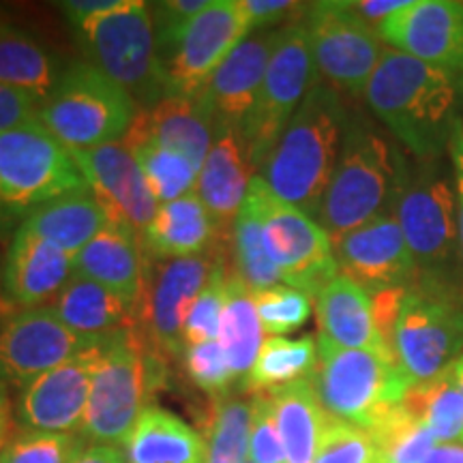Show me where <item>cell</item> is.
Masks as SVG:
<instances>
[{
    "label": "cell",
    "mask_w": 463,
    "mask_h": 463,
    "mask_svg": "<svg viewBox=\"0 0 463 463\" xmlns=\"http://www.w3.org/2000/svg\"><path fill=\"white\" fill-rule=\"evenodd\" d=\"M459 78L386 48L363 97L414 159H439L461 118Z\"/></svg>",
    "instance_id": "cell-1"
},
{
    "label": "cell",
    "mask_w": 463,
    "mask_h": 463,
    "mask_svg": "<svg viewBox=\"0 0 463 463\" xmlns=\"http://www.w3.org/2000/svg\"><path fill=\"white\" fill-rule=\"evenodd\" d=\"M347 120L337 89L316 80L262 167L269 187L314 219L337 167Z\"/></svg>",
    "instance_id": "cell-2"
},
{
    "label": "cell",
    "mask_w": 463,
    "mask_h": 463,
    "mask_svg": "<svg viewBox=\"0 0 463 463\" xmlns=\"http://www.w3.org/2000/svg\"><path fill=\"white\" fill-rule=\"evenodd\" d=\"M410 161L364 116L347 120L344 146L316 222L337 241L373 219L395 215Z\"/></svg>",
    "instance_id": "cell-3"
},
{
    "label": "cell",
    "mask_w": 463,
    "mask_h": 463,
    "mask_svg": "<svg viewBox=\"0 0 463 463\" xmlns=\"http://www.w3.org/2000/svg\"><path fill=\"white\" fill-rule=\"evenodd\" d=\"M165 382V358L137 324L103 335L90 380L82 436L97 444L127 447L148 395Z\"/></svg>",
    "instance_id": "cell-4"
},
{
    "label": "cell",
    "mask_w": 463,
    "mask_h": 463,
    "mask_svg": "<svg viewBox=\"0 0 463 463\" xmlns=\"http://www.w3.org/2000/svg\"><path fill=\"white\" fill-rule=\"evenodd\" d=\"M136 114L129 92L80 61L62 69L54 90L39 106V125L67 150H92L123 140Z\"/></svg>",
    "instance_id": "cell-5"
},
{
    "label": "cell",
    "mask_w": 463,
    "mask_h": 463,
    "mask_svg": "<svg viewBox=\"0 0 463 463\" xmlns=\"http://www.w3.org/2000/svg\"><path fill=\"white\" fill-rule=\"evenodd\" d=\"M71 31L90 65L129 92L140 109L164 99L165 78L146 3L123 0L120 7L90 17Z\"/></svg>",
    "instance_id": "cell-6"
},
{
    "label": "cell",
    "mask_w": 463,
    "mask_h": 463,
    "mask_svg": "<svg viewBox=\"0 0 463 463\" xmlns=\"http://www.w3.org/2000/svg\"><path fill=\"white\" fill-rule=\"evenodd\" d=\"M311 380L328 416L364 431L402 403L412 386L395 356L347 350L322 335L317 337V367Z\"/></svg>",
    "instance_id": "cell-7"
},
{
    "label": "cell",
    "mask_w": 463,
    "mask_h": 463,
    "mask_svg": "<svg viewBox=\"0 0 463 463\" xmlns=\"http://www.w3.org/2000/svg\"><path fill=\"white\" fill-rule=\"evenodd\" d=\"M463 354V292L450 279L416 277L395 328V356L410 384L450 367Z\"/></svg>",
    "instance_id": "cell-8"
},
{
    "label": "cell",
    "mask_w": 463,
    "mask_h": 463,
    "mask_svg": "<svg viewBox=\"0 0 463 463\" xmlns=\"http://www.w3.org/2000/svg\"><path fill=\"white\" fill-rule=\"evenodd\" d=\"M75 194H92L89 181L61 142L42 125L0 133V217L33 215Z\"/></svg>",
    "instance_id": "cell-9"
},
{
    "label": "cell",
    "mask_w": 463,
    "mask_h": 463,
    "mask_svg": "<svg viewBox=\"0 0 463 463\" xmlns=\"http://www.w3.org/2000/svg\"><path fill=\"white\" fill-rule=\"evenodd\" d=\"M395 217L420 277L449 279L459 251L457 191L450 159H416L399 195Z\"/></svg>",
    "instance_id": "cell-10"
},
{
    "label": "cell",
    "mask_w": 463,
    "mask_h": 463,
    "mask_svg": "<svg viewBox=\"0 0 463 463\" xmlns=\"http://www.w3.org/2000/svg\"><path fill=\"white\" fill-rule=\"evenodd\" d=\"M247 198L256 206L264 249L281 283L314 300L339 275L331 236L314 217L281 200L262 176L251 178Z\"/></svg>",
    "instance_id": "cell-11"
},
{
    "label": "cell",
    "mask_w": 463,
    "mask_h": 463,
    "mask_svg": "<svg viewBox=\"0 0 463 463\" xmlns=\"http://www.w3.org/2000/svg\"><path fill=\"white\" fill-rule=\"evenodd\" d=\"M314 82L316 65L303 24L279 28L256 106L241 129L253 170H262Z\"/></svg>",
    "instance_id": "cell-12"
},
{
    "label": "cell",
    "mask_w": 463,
    "mask_h": 463,
    "mask_svg": "<svg viewBox=\"0 0 463 463\" xmlns=\"http://www.w3.org/2000/svg\"><path fill=\"white\" fill-rule=\"evenodd\" d=\"M303 28L324 82L350 95H364L386 48H382L378 31L358 15L354 3L307 5Z\"/></svg>",
    "instance_id": "cell-13"
},
{
    "label": "cell",
    "mask_w": 463,
    "mask_h": 463,
    "mask_svg": "<svg viewBox=\"0 0 463 463\" xmlns=\"http://www.w3.org/2000/svg\"><path fill=\"white\" fill-rule=\"evenodd\" d=\"M251 31L242 0H211L208 7L184 28L170 54L161 58L165 97L202 95L217 67Z\"/></svg>",
    "instance_id": "cell-14"
},
{
    "label": "cell",
    "mask_w": 463,
    "mask_h": 463,
    "mask_svg": "<svg viewBox=\"0 0 463 463\" xmlns=\"http://www.w3.org/2000/svg\"><path fill=\"white\" fill-rule=\"evenodd\" d=\"M71 331L52 307L0 311V382L24 389L39 375L99 344Z\"/></svg>",
    "instance_id": "cell-15"
},
{
    "label": "cell",
    "mask_w": 463,
    "mask_h": 463,
    "mask_svg": "<svg viewBox=\"0 0 463 463\" xmlns=\"http://www.w3.org/2000/svg\"><path fill=\"white\" fill-rule=\"evenodd\" d=\"M217 247L204 256L150 262L153 266H150V277L146 275L144 281L137 326L164 358L170 356L183 361L187 350L183 335L184 320L194 300L206 286Z\"/></svg>",
    "instance_id": "cell-16"
},
{
    "label": "cell",
    "mask_w": 463,
    "mask_h": 463,
    "mask_svg": "<svg viewBox=\"0 0 463 463\" xmlns=\"http://www.w3.org/2000/svg\"><path fill=\"white\" fill-rule=\"evenodd\" d=\"M375 31L392 50L463 75V3L405 0Z\"/></svg>",
    "instance_id": "cell-17"
},
{
    "label": "cell",
    "mask_w": 463,
    "mask_h": 463,
    "mask_svg": "<svg viewBox=\"0 0 463 463\" xmlns=\"http://www.w3.org/2000/svg\"><path fill=\"white\" fill-rule=\"evenodd\" d=\"M339 273L369 294L386 288H408L419 266L395 215H386L333 241Z\"/></svg>",
    "instance_id": "cell-18"
},
{
    "label": "cell",
    "mask_w": 463,
    "mask_h": 463,
    "mask_svg": "<svg viewBox=\"0 0 463 463\" xmlns=\"http://www.w3.org/2000/svg\"><path fill=\"white\" fill-rule=\"evenodd\" d=\"M99 347L101 341L22 389L17 399V422L22 430L52 433L82 430Z\"/></svg>",
    "instance_id": "cell-19"
},
{
    "label": "cell",
    "mask_w": 463,
    "mask_h": 463,
    "mask_svg": "<svg viewBox=\"0 0 463 463\" xmlns=\"http://www.w3.org/2000/svg\"><path fill=\"white\" fill-rule=\"evenodd\" d=\"M73 277V256L43 241L24 223L11 239L0 277V311L43 307Z\"/></svg>",
    "instance_id": "cell-20"
},
{
    "label": "cell",
    "mask_w": 463,
    "mask_h": 463,
    "mask_svg": "<svg viewBox=\"0 0 463 463\" xmlns=\"http://www.w3.org/2000/svg\"><path fill=\"white\" fill-rule=\"evenodd\" d=\"M71 157L109 215L142 236L157 215L159 202L129 150L123 144H108L92 150H71Z\"/></svg>",
    "instance_id": "cell-21"
},
{
    "label": "cell",
    "mask_w": 463,
    "mask_h": 463,
    "mask_svg": "<svg viewBox=\"0 0 463 463\" xmlns=\"http://www.w3.org/2000/svg\"><path fill=\"white\" fill-rule=\"evenodd\" d=\"M277 37L279 28L247 37L208 80L204 97L213 109L215 125L242 129L256 106Z\"/></svg>",
    "instance_id": "cell-22"
},
{
    "label": "cell",
    "mask_w": 463,
    "mask_h": 463,
    "mask_svg": "<svg viewBox=\"0 0 463 463\" xmlns=\"http://www.w3.org/2000/svg\"><path fill=\"white\" fill-rule=\"evenodd\" d=\"M251 172L253 167L249 164L241 129L215 125L211 150L200 170L195 191L215 223L222 242H230L236 215L253 178Z\"/></svg>",
    "instance_id": "cell-23"
},
{
    "label": "cell",
    "mask_w": 463,
    "mask_h": 463,
    "mask_svg": "<svg viewBox=\"0 0 463 463\" xmlns=\"http://www.w3.org/2000/svg\"><path fill=\"white\" fill-rule=\"evenodd\" d=\"M215 118L204 92L198 97L167 95L157 106L137 109L125 137H148L174 150L200 174L213 144Z\"/></svg>",
    "instance_id": "cell-24"
},
{
    "label": "cell",
    "mask_w": 463,
    "mask_h": 463,
    "mask_svg": "<svg viewBox=\"0 0 463 463\" xmlns=\"http://www.w3.org/2000/svg\"><path fill=\"white\" fill-rule=\"evenodd\" d=\"M73 275L99 283L131 307L137 320L146 260H144L140 236L127 225L112 222L99 236H95L82 251L73 256Z\"/></svg>",
    "instance_id": "cell-25"
},
{
    "label": "cell",
    "mask_w": 463,
    "mask_h": 463,
    "mask_svg": "<svg viewBox=\"0 0 463 463\" xmlns=\"http://www.w3.org/2000/svg\"><path fill=\"white\" fill-rule=\"evenodd\" d=\"M140 245L146 262H167L204 256L225 242L219 241L215 223L194 189L183 198L159 206L157 215L142 232Z\"/></svg>",
    "instance_id": "cell-26"
},
{
    "label": "cell",
    "mask_w": 463,
    "mask_h": 463,
    "mask_svg": "<svg viewBox=\"0 0 463 463\" xmlns=\"http://www.w3.org/2000/svg\"><path fill=\"white\" fill-rule=\"evenodd\" d=\"M314 300L322 337L347 350H372L395 356L375 328L372 297L350 277L339 273Z\"/></svg>",
    "instance_id": "cell-27"
},
{
    "label": "cell",
    "mask_w": 463,
    "mask_h": 463,
    "mask_svg": "<svg viewBox=\"0 0 463 463\" xmlns=\"http://www.w3.org/2000/svg\"><path fill=\"white\" fill-rule=\"evenodd\" d=\"M125 449L127 463H206V439L159 405L144 410Z\"/></svg>",
    "instance_id": "cell-28"
},
{
    "label": "cell",
    "mask_w": 463,
    "mask_h": 463,
    "mask_svg": "<svg viewBox=\"0 0 463 463\" xmlns=\"http://www.w3.org/2000/svg\"><path fill=\"white\" fill-rule=\"evenodd\" d=\"M112 222L116 219L95 194H75L37 208L22 223L43 241L75 256Z\"/></svg>",
    "instance_id": "cell-29"
},
{
    "label": "cell",
    "mask_w": 463,
    "mask_h": 463,
    "mask_svg": "<svg viewBox=\"0 0 463 463\" xmlns=\"http://www.w3.org/2000/svg\"><path fill=\"white\" fill-rule=\"evenodd\" d=\"M275 403L286 463H314L328 412L317 397L314 380L307 378L269 392Z\"/></svg>",
    "instance_id": "cell-30"
},
{
    "label": "cell",
    "mask_w": 463,
    "mask_h": 463,
    "mask_svg": "<svg viewBox=\"0 0 463 463\" xmlns=\"http://www.w3.org/2000/svg\"><path fill=\"white\" fill-rule=\"evenodd\" d=\"M58 320L89 337H99L137 324L136 314L123 298L99 283L73 275L52 305Z\"/></svg>",
    "instance_id": "cell-31"
},
{
    "label": "cell",
    "mask_w": 463,
    "mask_h": 463,
    "mask_svg": "<svg viewBox=\"0 0 463 463\" xmlns=\"http://www.w3.org/2000/svg\"><path fill=\"white\" fill-rule=\"evenodd\" d=\"M61 73L56 58L37 39L11 24H0V84L43 103Z\"/></svg>",
    "instance_id": "cell-32"
},
{
    "label": "cell",
    "mask_w": 463,
    "mask_h": 463,
    "mask_svg": "<svg viewBox=\"0 0 463 463\" xmlns=\"http://www.w3.org/2000/svg\"><path fill=\"white\" fill-rule=\"evenodd\" d=\"M402 405L431 431L438 444H463V392L455 363L433 378L410 386Z\"/></svg>",
    "instance_id": "cell-33"
},
{
    "label": "cell",
    "mask_w": 463,
    "mask_h": 463,
    "mask_svg": "<svg viewBox=\"0 0 463 463\" xmlns=\"http://www.w3.org/2000/svg\"><path fill=\"white\" fill-rule=\"evenodd\" d=\"M217 341L222 344L225 356H228L232 373L236 375V380L242 382L249 369L256 363L264 339L253 292L234 270L228 275L225 305Z\"/></svg>",
    "instance_id": "cell-34"
},
{
    "label": "cell",
    "mask_w": 463,
    "mask_h": 463,
    "mask_svg": "<svg viewBox=\"0 0 463 463\" xmlns=\"http://www.w3.org/2000/svg\"><path fill=\"white\" fill-rule=\"evenodd\" d=\"M317 367V341L314 337H266L256 363L242 378V391L273 392L294 382L314 378Z\"/></svg>",
    "instance_id": "cell-35"
},
{
    "label": "cell",
    "mask_w": 463,
    "mask_h": 463,
    "mask_svg": "<svg viewBox=\"0 0 463 463\" xmlns=\"http://www.w3.org/2000/svg\"><path fill=\"white\" fill-rule=\"evenodd\" d=\"M123 146L129 150L146 178L148 189L161 204L174 202L195 189L198 172L189 165L187 159L174 150L161 146L148 137H123Z\"/></svg>",
    "instance_id": "cell-36"
},
{
    "label": "cell",
    "mask_w": 463,
    "mask_h": 463,
    "mask_svg": "<svg viewBox=\"0 0 463 463\" xmlns=\"http://www.w3.org/2000/svg\"><path fill=\"white\" fill-rule=\"evenodd\" d=\"M234 273L253 294L281 286V277L264 249L262 225L253 202L245 195L230 236Z\"/></svg>",
    "instance_id": "cell-37"
},
{
    "label": "cell",
    "mask_w": 463,
    "mask_h": 463,
    "mask_svg": "<svg viewBox=\"0 0 463 463\" xmlns=\"http://www.w3.org/2000/svg\"><path fill=\"white\" fill-rule=\"evenodd\" d=\"M251 402L219 397L211 410L206 433V463H247Z\"/></svg>",
    "instance_id": "cell-38"
},
{
    "label": "cell",
    "mask_w": 463,
    "mask_h": 463,
    "mask_svg": "<svg viewBox=\"0 0 463 463\" xmlns=\"http://www.w3.org/2000/svg\"><path fill=\"white\" fill-rule=\"evenodd\" d=\"M378 449L380 463H422L438 447L436 438L402 403L367 431Z\"/></svg>",
    "instance_id": "cell-39"
},
{
    "label": "cell",
    "mask_w": 463,
    "mask_h": 463,
    "mask_svg": "<svg viewBox=\"0 0 463 463\" xmlns=\"http://www.w3.org/2000/svg\"><path fill=\"white\" fill-rule=\"evenodd\" d=\"M225 245L217 247L215 262H213L211 275H208L206 286L202 288L198 298L191 305L187 320H184V344H204V341H215L219 337V326H222L223 305H225V288H228V256H225Z\"/></svg>",
    "instance_id": "cell-40"
},
{
    "label": "cell",
    "mask_w": 463,
    "mask_h": 463,
    "mask_svg": "<svg viewBox=\"0 0 463 463\" xmlns=\"http://www.w3.org/2000/svg\"><path fill=\"white\" fill-rule=\"evenodd\" d=\"M86 449L78 433L22 430L0 450V463H73Z\"/></svg>",
    "instance_id": "cell-41"
},
{
    "label": "cell",
    "mask_w": 463,
    "mask_h": 463,
    "mask_svg": "<svg viewBox=\"0 0 463 463\" xmlns=\"http://www.w3.org/2000/svg\"><path fill=\"white\" fill-rule=\"evenodd\" d=\"M253 300H256L260 326L269 337L294 333L311 316V298L300 289L288 288L283 283L253 294Z\"/></svg>",
    "instance_id": "cell-42"
},
{
    "label": "cell",
    "mask_w": 463,
    "mask_h": 463,
    "mask_svg": "<svg viewBox=\"0 0 463 463\" xmlns=\"http://www.w3.org/2000/svg\"><path fill=\"white\" fill-rule=\"evenodd\" d=\"M314 463H380V457L367 431L328 416Z\"/></svg>",
    "instance_id": "cell-43"
},
{
    "label": "cell",
    "mask_w": 463,
    "mask_h": 463,
    "mask_svg": "<svg viewBox=\"0 0 463 463\" xmlns=\"http://www.w3.org/2000/svg\"><path fill=\"white\" fill-rule=\"evenodd\" d=\"M183 361L191 382L200 391L208 392L215 399L228 397L232 384L236 382V375L232 373L228 356H225L223 347L217 339L187 345Z\"/></svg>",
    "instance_id": "cell-44"
},
{
    "label": "cell",
    "mask_w": 463,
    "mask_h": 463,
    "mask_svg": "<svg viewBox=\"0 0 463 463\" xmlns=\"http://www.w3.org/2000/svg\"><path fill=\"white\" fill-rule=\"evenodd\" d=\"M249 461L286 463L275 403L269 392H258L251 402V431H249Z\"/></svg>",
    "instance_id": "cell-45"
},
{
    "label": "cell",
    "mask_w": 463,
    "mask_h": 463,
    "mask_svg": "<svg viewBox=\"0 0 463 463\" xmlns=\"http://www.w3.org/2000/svg\"><path fill=\"white\" fill-rule=\"evenodd\" d=\"M208 7V0H165V3L150 5V20H153L155 45L157 58L170 54V50L183 37L184 28Z\"/></svg>",
    "instance_id": "cell-46"
},
{
    "label": "cell",
    "mask_w": 463,
    "mask_h": 463,
    "mask_svg": "<svg viewBox=\"0 0 463 463\" xmlns=\"http://www.w3.org/2000/svg\"><path fill=\"white\" fill-rule=\"evenodd\" d=\"M39 103L26 92L0 84V133L39 123Z\"/></svg>",
    "instance_id": "cell-47"
},
{
    "label": "cell",
    "mask_w": 463,
    "mask_h": 463,
    "mask_svg": "<svg viewBox=\"0 0 463 463\" xmlns=\"http://www.w3.org/2000/svg\"><path fill=\"white\" fill-rule=\"evenodd\" d=\"M408 288H386L380 289V292L369 294V297H372L375 328H378L380 339L384 341V345L389 347L392 354H395V328L399 320V311H402Z\"/></svg>",
    "instance_id": "cell-48"
},
{
    "label": "cell",
    "mask_w": 463,
    "mask_h": 463,
    "mask_svg": "<svg viewBox=\"0 0 463 463\" xmlns=\"http://www.w3.org/2000/svg\"><path fill=\"white\" fill-rule=\"evenodd\" d=\"M242 7L247 11L253 31H260V28L279 24L294 11H303L305 5L289 3V0H242Z\"/></svg>",
    "instance_id": "cell-49"
},
{
    "label": "cell",
    "mask_w": 463,
    "mask_h": 463,
    "mask_svg": "<svg viewBox=\"0 0 463 463\" xmlns=\"http://www.w3.org/2000/svg\"><path fill=\"white\" fill-rule=\"evenodd\" d=\"M449 159L453 165L455 191H457V225H459V251L463 262V118H459L453 127V137H450Z\"/></svg>",
    "instance_id": "cell-50"
},
{
    "label": "cell",
    "mask_w": 463,
    "mask_h": 463,
    "mask_svg": "<svg viewBox=\"0 0 463 463\" xmlns=\"http://www.w3.org/2000/svg\"><path fill=\"white\" fill-rule=\"evenodd\" d=\"M120 3H123V0H67V3H58V9H61V14L67 17L69 26L75 28L84 24L90 17L120 7Z\"/></svg>",
    "instance_id": "cell-51"
},
{
    "label": "cell",
    "mask_w": 463,
    "mask_h": 463,
    "mask_svg": "<svg viewBox=\"0 0 463 463\" xmlns=\"http://www.w3.org/2000/svg\"><path fill=\"white\" fill-rule=\"evenodd\" d=\"M403 5L405 0H358V3H354V9L364 22H369L372 26L375 24V28H378L386 17L395 14L397 9H402Z\"/></svg>",
    "instance_id": "cell-52"
},
{
    "label": "cell",
    "mask_w": 463,
    "mask_h": 463,
    "mask_svg": "<svg viewBox=\"0 0 463 463\" xmlns=\"http://www.w3.org/2000/svg\"><path fill=\"white\" fill-rule=\"evenodd\" d=\"M73 463H127V455L112 444H92Z\"/></svg>",
    "instance_id": "cell-53"
},
{
    "label": "cell",
    "mask_w": 463,
    "mask_h": 463,
    "mask_svg": "<svg viewBox=\"0 0 463 463\" xmlns=\"http://www.w3.org/2000/svg\"><path fill=\"white\" fill-rule=\"evenodd\" d=\"M422 463H463V444H438Z\"/></svg>",
    "instance_id": "cell-54"
},
{
    "label": "cell",
    "mask_w": 463,
    "mask_h": 463,
    "mask_svg": "<svg viewBox=\"0 0 463 463\" xmlns=\"http://www.w3.org/2000/svg\"><path fill=\"white\" fill-rule=\"evenodd\" d=\"M11 433V403L7 395V384L0 382V450L9 442Z\"/></svg>",
    "instance_id": "cell-55"
},
{
    "label": "cell",
    "mask_w": 463,
    "mask_h": 463,
    "mask_svg": "<svg viewBox=\"0 0 463 463\" xmlns=\"http://www.w3.org/2000/svg\"><path fill=\"white\" fill-rule=\"evenodd\" d=\"M455 373H457V382H459L461 392H463V354L455 361Z\"/></svg>",
    "instance_id": "cell-56"
},
{
    "label": "cell",
    "mask_w": 463,
    "mask_h": 463,
    "mask_svg": "<svg viewBox=\"0 0 463 463\" xmlns=\"http://www.w3.org/2000/svg\"><path fill=\"white\" fill-rule=\"evenodd\" d=\"M247 463H251V461H247Z\"/></svg>",
    "instance_id": "cell-57"
}]
</instances>
